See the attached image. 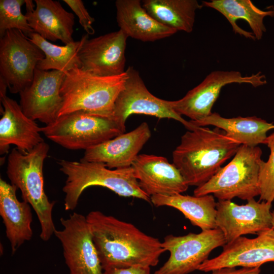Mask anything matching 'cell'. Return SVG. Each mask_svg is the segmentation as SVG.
Returning <instances> with one entry per match:
<instances>
[{
  "mask_svg": "<svg viewBox=\"0 0 274 274\" xmlns=\"http://www.w3.org/2000/svg\"><path fill=\"white\" fill-rule=\"evenodd\" d=\"M104 274H150V267L113 268L104 270Z\"/></svg>",
  "mask_w": 274,
  "mask_h": 274,
  "instance_id": "32",
  "label": "cell"
},
{
  "mask_svg": "<svg viewBox=\"0 0 274 274\" xmlns=\"http://www.w3.org/2000/svg\"><path fill=\"white\" fill-rule=\"evenodd\" d=\"M58 164L60 170L66 176L62 188L66 211L74 210L82 192L93 186L107 188L121 196L151 202V197L141 188L131 166L112 169L102 163L65 160H59Z\"/></svg>",
  "mask_w": 274,
  "mask_h": 274,
  "instance_id": "4",
  "label": "cell"
},
{
  "mask_svg": "<svg viewBox=\"0 0 274 274\" xmlns=\"http://www.w3.org/2000/svg\"><path fill=\"white\" fill-rule=\"evenodd\" d=\"M115 7L119 29L128 37L143 42H154L177 31L156 21L139 0H117Z\"/></svg>",
  "mask_w": 274,
  "mask_h": 274,
  "instance_id": "23",
  "label": "cell"
},
{
  "mask_svg": "<svg viewBox=\"0 0 274 274\" xmlns=\"http://www.w3.org/2000/svg\"><path fill=\"white\" fill-rule=\"evenodd\" d=\"M151 135L148 124L143 122L129 132L86 150L80 160L102 163L110 169L131 166Z\"/></svg>",
  "mask_w": 274,
  "mask_h": 274,
  "instance_id": "18",
  "label": "cell"
},
{
  "mask_svg": "<svg viewBox=\"0 0 274 274\" xmlns=\"http://www.w3.org/2000/svg\"><path fill=\"white\" fill-rule=\"evenodd\" d=\"M142 6L160 23L187 33L192 31L196 12L203 7L196 0H144Z\"/></svg>",
  "mask_w": 274,
  "mask_h": 274,
  "instance_id": "26",
  "label": "cell"
},
{
  "mask_svg": "<svg viewBox=\"0 0 274 274\" xmlns=\"http://www.w3.org/2000/svg\"><path fill=\"white\" fill-rule=\"evenodd\" d=\"M125 71L127 78L115 101L113 117L122 128L126 130L127 119L135 114L173 119L181 123L189 130L198 127L177 114L169 106L168 100L151 94L139 72L133 67L129 66Z\"/></svg>",
  "mask_w": 274,
  "mask_h": 274,
  "instance_id": "11",
  "label": "cell"
},
{
  "mask_svg": "<svg viewBox=\"0 0 274 274\" xmlns=\"http://www.w3.org/2000/svg\"><path fill=\"white\" fill-rule=\"evenodd\" d=\"M265 145L270 149V155L267 161L261 159L259 162V201L272 203L274 200V132L267 136Z\"/></svg>",
  "mask_w": 274,
  "mask_h": 274,
  "instance_id": "29",
  "label": "cell"
},
{
  "mask_svg": "<svg viewBox=\"0 0 274 274\" xmlns=\"http://www.w3.org/2000/svg\"><path fill=\"white\" fill-rule=\"evenodd\" d=\"M202 6L221 13L235 34L253 40H261L266 32L264 18L274 17L273 6L261 10L250 0H211L203 1Z\"/></svg>",
  "mask_w": 274,
  "mask_h": 274,
  "instance_id": "21",
  "label": "cell"
},
{
  "mask_svg": "<svg viewBox=\"0 0 274 274\" xmlns=\"http://www.w3.org/2000/svg\"><path fill=\"white\" fill-rule=\"evenodd\" d=\"M241 145L216 127H197L182 136L173 152V163L188 186H200L234 156Z\"/></svg>",
  "mask_w": 274,
  "mask_h": 274,
  "instance_id": "2",
  "label": "cell"
},
{
  "mask_svg": "<svg viewBox=\"0 0 274 274\" xmlns=\"http://www.w3.org/2000/svg\"><path fill=\"white\" fill-rule=\"evenodd\" d=\"M271 228L274 230V211L271 212Z\"/></svg>",
  "mask_w": 274,
  "mask_h": 274,
  "instance_id": "33",
  "label": "cell"
},
{
  "mask_svg": "<svg viewBox=\"0 0 274 274\" xmlns=\"http://www.w3.org/2000/svg\"><path fill=\"white\" fill-rule=\"evenodd\" d=\"M232 83H246L257 87L265 84L266 80L260 72L243 76L236 71H214L199 84L189 90L183 98L177 100H168V104L178 115L186 116L191 121H199L212 114V107L221 89Z\"/></svg>",
  "mask_w": 274,
  "mask_h": 274,
  "instance_id": "10",
  "label": "cell"
},
{
  "mask_svg": "<svg viewBox=\"0 0 274 274\" xmlns=\"http://www.w3.org/2000/svg\"><path fill=\"white\" fill-rule=\"evenodd\" d=\"M43 51L20 30L10 29L0 38V78L12 93H20L31 83Z\"/></svg>",
  "mask_w": 274,
  "mask_h": 274,
  "instance_id": "8",
  "label": "cell"
},
{
  "mask_svg": "<svg viewBox=\"0 0 274 274\" xmlns=\"http://www.w3.org/2000/svg\"><path fill=\"white\" fill-rule=\"evenodd\" d=\"M274 262V230L266 229L253 238L240 236L223 246L217 257L207 259L198 270L210 272L224 267H254Z\"/></svg>",
  "mask_w": 274,
  "mask_h": 274,
  "instance_id": "15",
  "label": "cell"
},
{
  "mask_svg": "<svg viewBox=\"0 0 274 274\" xmlns=\"http://www.w3.org/2000/svg\"><path fill=\"white\" fill-rule=\"evenodd\" d=\"M151 202L156 207L167 206L177 209L201 230L217 228V202L212 194L200 196L182 194L155 195L151 196Z\"/></svg>",
  "mask_w": 274,
  "mask_h": 274,
  "instance_id": "25",
  "label": "cell"
},
{
  "mask_svg": "<svg viewBox=\"0 0 274 274\" xmlns=\"http://www.w3.org/2000/svg\"><path fill=\"white\" fill-rule=\"evenodd\" d=\"M17 189L16 186L0 179V216L12 254L25 242L30 240L33 234L31 207L28 203L18 199Z\"/></svg>",
  "mask_w": 274,
  "mask_h": 274,
  "instance_id": "22",
  "label": "cell"
},
{
  "mask_svg": "<svg viewBox=\"0 0 274 274\" xmlns=\"http://www.w3.org/2000/svg\"><path fill=\"white\" fill-rule=\"evenodd\" d=\"M49 150L44 141L26 153L14 148L8 156L6 170L11 184L20 190L23 200L35 211L44 241L49 240L56 229L52 218L55 201H50L44 190L43 164Z\"/></svg>",
  "mask_w": 274,
  "mask_h": 274,
  "instance_id": "3",
  "label": "cell"
},
{
  "mask_svg": "<svg viewBox=\"0 0 274 274\" xmlns=\"http://www.w3.org/2000/svg\"><path fill=\"white\" fill-rule=\"evenodd\" d=\"M60 221L63 228L54 234L61 244L70 274H104L86 217L74 212Z\"/></svg>",
  "mask_w": 274,
  "mask_h": 274,
  "instance_id": "12",
  "label": "cell"
},
{
  "mask_svg": "<svg viewBox=\"0 0 274 274\" xmlns=\"http://www.w3.org/2000/svg\"><path fill=\"white\" fill-rule=\"evenodd\" d=\"M88 36V34L84 35L79 41L64 46L54 44L35 32L30 33L27 37L45 55V57L38 63V69L42 71L56 70L66 73L75 67H81L79 52Z\"/></svg>",
  "mask_w": 274,
  "mask_h": 274,
  "instance_id": "27",
  "label": "cell"
},
{
  "mask_svg": "<svg viewBox=\"0 0 274 274\" xmlns=\"http://www.w3.org/2000/svg\"><path fill=\"white\" fill-rule=\"evenodd\" d=\"M113 118L84 111L58 117L41 127L49 140L70 150H85L98 145L125 132Z\"/></svg>",
  "mask_w": 274,
  "mask_h": 274,
  "instance_id": "7",
  "label": "cell"
},
{
  "mask_svg": "<svg viewBox=\"0 0 274 274\" xmlns=\"http://www.w3.org/2000/svg\"><path fill=\"white\" fill-rule=\"evenodd\" d=\"M26 0L0 1V37L10 29H17L26 37L34 32L25 15L21 12V6Z\"/></svg>",
  "mask_w": 274,
  "mask_h": 274,
  "instance_id": "28",
  "label": "cell"
},
{
  "mask_svg": "<svg viewBox=\"0 0 274 274\" xmlns=\"http://www.w3.org/2000/svg\"><path fill=\"white\" fill-rule=\"evenodd\" d=\"M127 38L120 29L90 39L88 36L79 52L80 68L101 77L124 74Z\"/></svg>",
  "mask_w": 274,
  "mask_h": 274,
  "instance_id": "16",
  "label": "cell"
},
{
  "mask_svg": "<svg viewBox=\"0 0 274 274\" xmlns=\"http://www.w3.org/2000/svg\"><path fill=\"white\" fill-rule=\"evenodd\" d=\"M131 167L141 188L150 197L181 194L188 188L179 169L163 156L139 154Z\"/></svg>",
  "mask_w": 274,
  "mask_h": 274,
  "instance_id": "17",
  "label": "cell"
},
{
  "mask_svg": "<svg viewBox=\"0 0 274 274\" xmlns=\"http://www.w3.org/2000/svg\"><path fill=\"white\" fill-rule=\"evenodd\" d=\"M127 78L121 75L101 77L77 67L65 73L60 90L62 105L58 117L81 111L113 117L115 101Z\"/></svg>",
  "mask_w": 274,
  "mask_h": 274,
  "instance_id": "5",
  "label": "cell"
},
{
  "mask_svg": "<svg viewBox=\"0 0 274 274\" xmlns=\"http://www.w3.org/2000/svg\"><path fill=\"white\" fill-rule=\"evenodd\" d=\"M1 101L4 108L0 119L1 154L7 153L11 145L26 153L44 142L41 127L23 112L20 105L6 95L1 97Z\"/></svg>",
  "mask_w": 274,
  "mask_h": 274,
  "instance_id": "19",
  "label": "cell"
},
{
  "mask_svg": "<svg viewBox=\"0 0 274 274\" xmlns=\"http://www.w3.org/2000/svg\"><path fill=\"white\" fill-rule=\"evenodd\" d=\"M271 203L254 198L243 205L219 200L216 203L217 228L223 233L226 244L243 235H258L271 228Z\"/></svg>",
  "mask_w": 274,
  "mask_h": 274,
  "instance_id": "13",
  "label": "cell"
},
{
  "mask_svg": "<svg viewBox=\"0 0 274 274\" xmlns=\"http://www.w3.org/2000/svg\"><path fill=\"white\" fill-rule=\"evenodd\" d=\"M65 73L36 68L33 80L20 93V106L29 118L49 124L58 117L62 105L60 90Z\"/></svg>",
  "mask_w": 274,
  "mask_h": 274,
  "instance_id": "14",
  "label": "cell"
},
{
  "mask_svg": "<svg viewBox=\"0 0 274 274\" xmlns=\"http://www.w3.org/2000/svg\"><path fill=\"white\" fill-rule=\"evenodd\" d=\"M198 127L213 125L224 130L229 137L241 145L251 147L265 144L268 131L274 129V124L256 116L226 118L217 113H212L204 119L189 121Z\"/></svg>",
  "mask_w": 274,
  "mask_h": 274,
  "instance_id": "24",
  "label": "cell"
},
{
  "mask_svg": "<svg viewBox=\"0 0 274 274\" xmlns=\"http://www.w3.org/2000/svg\"><path fill=\"white\" fill-rule=\"evenodd\" d=\"M211 274H260V266L254 267H224L213 270Z\"/></svg>",
  "mask_w": 274,
  "mask_h": 274,
  "instance_id": "31",
  "label": "cell"
},
{
  "mask_svg": "<svg viewBox=\"0 0 274 274\" xmlns=\"http://www.w3.org/2000/svg\"><path fill=\"white\" fill-rule=\"evenodd\" d=\"M102 268L150 267L165 251L158 238L133 224L92 211L86 216Z\"/></svg>",
  "mask_w": 274,
  "mask_h": 274,
  "instance_id": "1",
  "label": "cell"
},
{
  "mask_svg": "<svg viewBox=\"0 0 274 274\" xmlns=\"http://www.w3.org/2000/svg\"><path fill=\"white\" fill-rule=\"evenodd\" d=\"M226 244L218 228L182 236L167 235L161 246L169 252V257L154 274H188L197 270L214 249Z\"/></svg>",
  "mask_w": 274,
  "mask_h": 274,
  "instance_id": "9",
  "label": "cell"
},
{
  "mask_svg": "<svg viewBox=\"0 0 274 274\" xmlns=\"http://www.w3.org/2000/svg\"><path fill=\"white\" fill-rule=\"evenodd\" d=\"M26 0L25 16L34 32L46 40H60L65 45L74 42L73 38L75 18L59 2L53 0Z\"/></svg>",
  "mask_w": 274,
  "mask_h": 274,
  "instance_id": "20",
  "label": "cell"
},
{
  "mask_svg": "<svg viewBox=\"0 0 274 274\" xmlns=\"http://www.w3.org/2000/svg\"><path fill=\"white\" fill-rule=\"evenodd\" d=\"M79 18V23L87 32L93 35L95 30L92 26L94 18L91 16L81 0H63Z\"/></svg>",
  "mask_w": 274,
  "mask_h": 274,
  "instance_id": "30",
  "label": "cell"
},
{
  "mask_svg": "<svg viewBox=\"0 0 274 274\" xmlns=\"http://www.w3.org/2000/svg\"><path fill=\"white\" fill-rule=\"evenodd\" d=\"M262 154L258 146L241 145L226 165L194 189V195L213 194L220 200L238 197L247 201L259 195V162Z\"/></svg>",
  "mask_w": 274,
  "mask_h": 274,
  "instance_id": "6",
  "label": "cell"
}]
</instances>
